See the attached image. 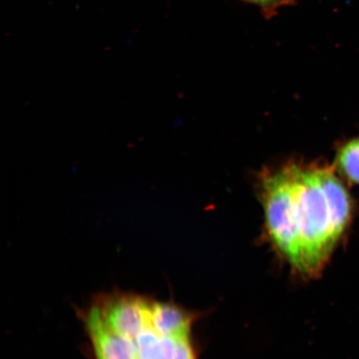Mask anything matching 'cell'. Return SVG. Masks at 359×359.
<instances>
[{
  "mask_svg": "<svg viewBox=\"0 0 359 359\" xmlns=\"http://www.w3.org/2000/svg\"><path fill=\"white\" fill-rule=\"evenodd\" d=\"M263 198L280 253L299 272L320 271L353 217L351 196L333 169L286 167L264 179Z\"/></svg>",
  "mask_w": 359,
  "mask_h": 359,
  "instance_id": "cell-1",
  "label": "cell"
},
{
  "mask_svg": "<svg viewBox=\"0 0 359 359\" xmlns=\"http://www.w3.org/2000/svg\"><path fill=\"white\" fill-rule=\"evenodd\" d=\"M100 311L110 329L133 341L149 324L151 302L140 298H120L106 304Z\"/></svg>",
  "mask_w": 359,
  "mask_h": 359,
  "instance_id": "cell-2",
  "label": "cell"
},
{
  "mask_svg": "<svg viewBox=\"0 0 359 359\" xmlns=\"http://www.w3.org/2000/svg\"><path fill=\"white\" fill-rule=\"evenodd\" d=\"M87 327L97 359H137V349L133 341L110 329L103 320L100 308H93L88 313Z\"/></svg>",
  "mask_w": 359,
  "mask_h": 359,
  "instance_id": "cell-3",
  "label": "cell"
},
{
  "mask_svg": "<svg viewBox=\"0 0 359 359\" xmlns=\"http://www.w3.org/2000/svg\"><path fill=\"white\" fill-rule=\"evenodd\" d=\"M151 323L161 336L180 338L190 334L191 318L172 304L151 302Z\"/></svg>",
  "mask_w": 359,
  "mask_h": 359,
  "instance_id": "cell-4",
  "label": "cell"
},
{
  "mask_svg": "<svg viewBox=\"0 0 359 359\" xmlns=\"http://www.w3.org/2000/svg\"><path fill=\"white\" fill-rule=\"evenodd\" d=\"M336 165L348 182L359 185V137L351 139L339 147Z\"/></svg>",
  "mask_w": 359,
  "mask_h": 359,
  "instance_id": "cell-5",
  "label": "cell"
},
{
  "mask_svg": "<svg viewBox=\"0 0 359 359\" xmlns=\"http://www.w3.org/2000/svg\"><path fill=\"white\" fill-rule=\"evenodd\" d=\"M253 4L259 8L260 13L268 20L279 13L282 8L293 6L296 0H241Z\"/></svg>",
  "mask_w": 359,
  "mask_h": 359,
  "instance_id": "cell-6",
  "label": "cell"
}]
</instances>
